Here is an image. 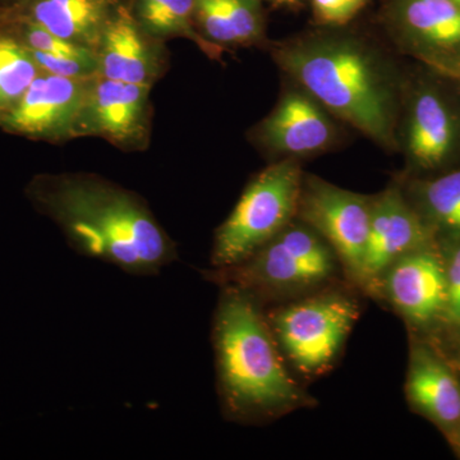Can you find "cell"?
I'll use <instances>...</instances> for the list:
<instances>
[{"label":"cell","mask_w":460,"mask_h":460,"mask_svg":"<svg viewBox=\"0 0 460 460\" xmlns=\"http://www.w3.org/2000/svg\"><path fill=\"white\" fill-rule=\"evenodd\" d=\"M372 201L314 175H304L296 217L328 242L357 283L361 281Z\"/></svg>","instance_id":"cell-7"},{"label":"cell","mask_w":460,"mask_h":460,"mask_svg":"<svg viewBox=\"0 0 460 460\" xmlns=\"http://www.w3.org/2000/svg\"><path fill=\"white\" fill-rule=\"evenodd\" d=\"M39 213L62 229L81 255L132 275H155L177 248L137 195L87 174H40L26 187Z\"/></svg>","instance_id":"cell-1"},{"label":"cell","mask_w":460,"mask_h":460,"mask_svg":"<svg viewBox=\"0 0 460 460\" xmlns=\"http://www.w3.org/2000/svg\"><path fill=\"white\" fill-rule=\"evenodd\" d=\"M447 305L444 316L453 325L460 326V242L450 251L445 261Z\"/></svg>","instance_id":"cell-24"},{"label":"cell","mask_w":460,"mask_h":460,"mask_svg":"<svg viewBox=\"0 0 460 460\" xmlns=\"http://www.w3.org/2000/svg\"><path fill=\"white\" fill-rule=\"evenodd\" d=\"M454 3H456V4L460 5V0H453Z\"/></svg>","instance_id":"cell-28"},{"label":"cell","mask_w":460,"mask_h":460,"mask_svg":"<svg viewBox=\"0 0 460 460\" xmlns=\"http://www.w3.org/2000/svg\"><path fill=\"white\" fill-rule=\"evenodd\" d=\"M213 341L220 398L230 419L261 422L311 404L287 371L279 345L253 296L224 287Z\"/></svg>","instance_id":"cell-3"},{"label":"cell","mask_w":460,"mask_h":460,"mask_svg":"<svg viewBox=\"0 0 460 460\" xmlns=\"http://www.w3.org/2000/svg\"><path fill=\"white\" fill-rule=\"evenodd\" d=\"M301 87L288 90L257 128V138L271 153L296 157L328 150L337 138L332 118Z\"/></svg>","instance_id":"cell-12"},{"label":"cell","mask_w":460,"mask_h":460,"mask_svg":"<svg viewBox=\"0 0 460 460\" xmlns=\"http://www.w3.org/2000/svg\"><path fill=\"white\" fill-rule=\"evenodd\" d=\"M378 281L390 304L416 325L429 323L445 313V261L432 247L402 257Z\"/></svg>","instance_id":"cell-13"},{"label":"cell","mask_w":460,"mask_h":460,"mask_svg":"<svg viewBox=\"0 0 460 460\" xmlns=\"http://www.w3.org/2000/svg\"><path fill=\"white\" fill-rule=\"evenodd\" d=\"M30 50V49H29ZM33 59L47 74L63 77H91L99 75L98 54L84 58L57 57L30 50Z\"/></svg>","instance_id":"cell-22"},{"label":"cell","mask_w":460,"mask_h":460,"mask_svg":"<svg viewBox=\"0 0 460 460\" xmlns=\"http://www.w3.org/2000/svg\"><path fill=\"white\" fill-rule=\"evenodd\" d=\"M302 181L304 172L295 157H286L257 174L215 233L214 269L246 261L289 226L298 211Z\"/></svg>","instance_id":"cell-4"},{"label":"cell","mask_w":460,"mask_h":460,"mask_svg":"<svg viewBox=\"0 0 460 460\" xmlns=\"http://www.w3.org/2000/svg\"><path fill=\"white\" fill-rule=\"evenodd\" d=\"M337 259L328 242L311 226L290 223L246 261L215 269L211 279L256 299L320 286L334 275Z\"/></svg>","instance_id":"cell-5"},{"label":"cell","mask_w":460,"mask_h":460,"mask_svg":"<svg viewBox=\"0 0 460 460\" xmlns=\"http://www.w3.org/2000/svg\"><path fill=\"white\" fill-rule=\"evenodd\" d=\"M405 387L411 404L436 425L447 429L459 425V380L449 366L426 348L411 350Z\"/></svg>","instance_id":"cell-17"},{"label":"cell","mask_w":460,"mask_h":460,"mask_svg":"<svg viewBox=\"0 0 460 460\" xmlns=\"http://www.w3.org/2000/svg\"><path fill=\"white\" fill-rule=\"evenodd\" d=\"M122 2L105 26L96 54L99 75L127 84H150L162 75L163 54Z\"/></svg>","instance_id":"cell-14"},{"label":"cell","mask_w":460,"mask_h":460,"mask_svg":"<svg viewBox=\"0 0 460 460\" xmlns=\"http://www.w3.org/2000/svg\"><path fill=\"white\" fill-rule=\"evenodd\" d=\"M272 2L280 3V4H288V3H296L298 2V0H272Z\"/></svg>","instance_id":"cell-27"},{"label":"cell","mask_w":460,"mask_h":460,"mask_svg":"<svg viewBox=\"0 0 460 460\" xmlns=\"http://www.w3.org/2000/svg\"><path fill=\"white\" fill-rule=\"evenodd\" d=\"M431 226L408 204L398 187H389L372 201L370 232L359 284L377 283L393 263L431 247Z\"/></svg>","instance_id":"cell-11"},{"label":"cell","mask_w":460,"mask_h":460,"mask_svg":"<svg viewBox=\"0 0 460 460\" xmlns=\"http://www.w3.org/2000/svg\"><path fill=\"white\" fill-rule=\"evenodd\" d=\"M460 127L456 114L438 90L419 87L408 102L405 150L414 165L434 169L458 146Z\"/></svg>","instance_id":"cell-15"},{"label":"cell","mask_w":460,"mask_h":460,"mask_svg":"<svg viewBox=\"0 0 460 460\" xmlns=\"http://www.w3.org/2000/svg\"><path fill=\"white\" fill-rule=\"evenodd\" d=\"M195 25L220 48L257 44L265 33L260 0H195Z\"/></svg>","instance_id":"cell-18"},{"label":"cell","mask_w":460,"mask_h":460,"mask_svg":"<svg viewBox=\"0 0 460 460\" xmlns=\"http://www.w3.org/2000/svg\"><path fill=\"white\" fill-rule=\"evenodd\" d=\"M99 75L63 77L41 72L16 107L0 118V128L33 140L75 137V127Z\"/></svg>","instance_id":"cell-9"},{"label":"cell","mask_w":460,"mask_h":460,"mask_svg":"<svg viewBox=\"0 0 460 460\" xmlns=\"http://www.w3.org/2000/svg\"><path fill=\"white\" fill-rule=\"evenodd\" d=\"M25 0H0V14L7 13L12 9L22 4Z\"/></svg>","instance_id":"cell-25"},{"label":"cell","mask_w":460,"mask_h":460,"mask_svg":"<svg viewBox=\"0 0 460 460\" xmlns=\"http://www.w3.org/2000/svg\"><path fill=\"white\" fill-rule=\"evenodd\" d=\"M367 3L368 0H313L314 16L320 25L343 26Z\"/></svg>","instance_id":"cell-23"},{"label":"cell","mask_w":460,"mask_h":460,"mask_svg":"<svg viewBox=\"0 0 460 460\" xmlns=\"http://www.w3.org/2000/svg\"><path fill=\"white\" fill-rule=\"evenodd\" d=\"M151 87L99 75L75 124V137L98 136L129 150L146 146Z\"/></svg>","instance_id":"cell-10"},{"label":"cell","mask_w":460,"mask_h":460,"mask_svg":"<svg viewBox=\"0 0 460 460\" xmlns=\"http://www.w3.org/2000/svg\"><path fill=\"white\" fill-rule=\"evenodd\" d=\"M452 435H453V443L456 445V449H458V452L460 454V422L459 425L456 426V429H452Z\"/></svg>","instance_id":"cell-26"},{"label":"cell","mask_w":460,"mask_h":460,"mask_svg":"<svg viewBox=\"0 0 460 460\" xmlns=\"http://www.w3.org/2000/svg\"><path fill=\"white\" fill-rule=\"evenodd\" d=\"M123 0H25L0 18L30 21L66 41L95 51Z\"/></svg>","instance_id":"cell-16"},{"label":"cell","mask_w":460,"mask_h":460,"mask_svg":"<svg viewBox=\"0 0 460 460\" xmlns=\"http://www.w3.org/2000/svg\"><path fill=\"white\" fill-rule=\"evenodd\" d=\"M278 65L330 114L380 146H396L398 86L389 63L357 36L316 32L278 45Z\"/></svg>","instance_id":"cell-2"},{"label":"cell","mask_w":460,"mask_h":460,"mask_svg":"<svg viewBox=\"0 0 460 460\" xmlns=\"http://www.w3.org/2000/svg\"><path fill=\"white\" fill-rule=\"evenodd\" d=\"M359 317L356 299L325 293L284 305L269 317L279 349L304 376H319L334 363Z\"/></svg>","instance_id":"cell-6"},{"label":"cell","mask_w":460,"mask_h":460,"mask_svg":"<svg viewBox=\"0 0 460 460\" xmlns=\"http://www.w3.org/2000/svg\"><path fill=\"white\" fill-rule=\"evenodd\" d=\"M41 72L25 45L0 23V118L16 107Z\"/></svg>","instance_id":"cell-20"},{"label":"cell","mask_w":460,"mask_h":460,"mask_svg":"<svg viewBox=\"0 0 460 460\" xmlns=\"http://www.w3.org/2000/svg\"><path fill=\"white\" fill-rule=\"evenodd\" d=\"M129 11L142 29L156 40L186 38L208 57H220L223 48L202 38L195 25V0H129Z\"/></svg>","instance_id":"cell-19"},{"label":"cell","mask_w":460,"mask_h":460,"mask_svg":"<svg viewBox=\"0 0 460 460\" xmlns=\"http://www.w3.org/2000/svg\"><path fill=\"white\" fill-rule=\"evenodd\" d=\"M420 217L431 228L460 237V169L417 187Z\"/></svg>","instance_id":"cell-21"},{"label":"cell","mask_w":460,"mask_h":460,"mask_svg":"<svg viewBox=\"0 0 460 460\" xmlns=\"http://www.w3.org/2000/svg\"><path fill=\"white\" fill-rule=\"evenodd\" d=\"M385 23L401 49L460 78V5L453 0H390Z\"/></svg>","instance_id":"cell-8"}]
</instances>
